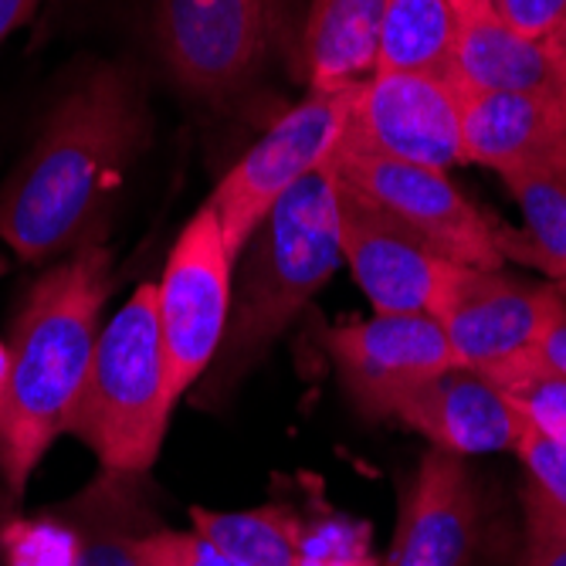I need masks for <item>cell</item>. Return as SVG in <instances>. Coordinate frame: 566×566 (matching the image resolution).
Returning <instances> with one entry per match:
<instances>
[{
    "instance_id": "6da1fadb",
    "label": "cell",
    "mask_w": 566,
    "mask_h": 566,
    "mask_svg": "<svg viewBox=\"0 0 566 566\" xmlns=\"http://www.w3.org/2000/svg\"><path fill=\"white\" fill-rule=\"evenodd\" d=\"M149 136L143 78L116 62L92 65L55 102L0 190V244L38 265L102 241L116 190Z\"/></svg>"
},
{
    "instance_id": "7a4b0ae2",
    "label": "cell",
    "mask_w": 566,
    "mask_h": 566,
    "mask_svg": "<svg viewBox=\"0 0 566 566\" xmlns=\"http://www.w3.org/2000/svg\"><path fill=\"white\" fill-rule=\"evenodd\" d=\"M113 292V251L82 244L28 292L8 336L0 384V482L18 499L48 448L69 428Z\"/></svg>"
},
{
    "instance_id": "3957f363",
    "label": "cell",
    "mask_w": 566,
    "mask_h": 566,
    "mask_svg": "<svg viewBox=\"0 0 566 566\" xmlns=\"http://www.w3.org/2000/svg\"><path fill=\"white\" fill-rule=\"evenodd\" d=\"M231 285V316L203 374L200 400L214 407L254 370L343 265L339 193L333 170L323 167L298 180L241 248Z\"/></svg>"
},
{
    "instance_id": "277c9868",
    "label": "cell",
    "mask_w": 566,
    "mask_h": 566,
    "mask_svg": "<svg viewBox=\"0 0 566 566\" xmlns=\"http://www.w3.org/2000/svg\"><path fill=\"white\" fill-rule=\"evenodd\" d=\"M174 403L157 295L153 282H146L102 323L65 434H75L102 469L149 475Z\"/></svg>"
},
{
    "instance_id": "5b68a950",
    "label": "cell",
    "mask_w": 566,
    "mask_h": 566,
    "mask_svg": "<svg viewBox=\"0 0 566 566\" xmlns=\"http://www.w3.org/2000/svg\"><path fill=\"white\" fill-rule=\"evenodd\" d=\"M285 34V0H157L153 38L170 82L224 106L248 92Z\"/></svg>"
},
{
    "instance_id": "8992f818",
    "label": "cell",
    "mask_w": 566,
    "mask_h": 566,
    "mask_svg": "<svg viewBox=\"0 0 566 566\" xmlns=\"http://www.w3.org/2000/svg\"><path fill=\"white\" fill-rule=\"evenodd\" d=\"M329 170L336 187L390 214L448 262L469 269H502L509 262L512 228L472 203L448 170L400 164L374 153H336Z\"/></svg>"
},
{
    "instance_id": "52a82bcc",
    "label": "cell",
    "mask_w": 566,
    "mask_h": 566,
    "mask_svg": "<svg viewBox=\"0 0 566 566\" xmlns=\"http://www.w3.org/2000/svg\"><path fill=\"white\" fill-rule=\"evenodd\" d=\"M356 88L359 85L308 92L221 177L203 208H211V214L218 218L234 262L244 241L269 218L275 203L298 180L329 167L343 143Z\"/></svg>"
},
{
    "instance_id": "ba28073f",
    "label": "cell",
    "mask_w": 566,
    "mask_h": 566,
    "mask_svg": "<svg viewBox=\"0 0 566 566\" xmlns=\"http://www.w3.org/2000/svg\"><path fill=\"white\" fill-rule=\"evenodd\" d=\"M234 254L211 208H200L174 241L157 295V323L170 367V387L180 400L211 370L231 316Z\"/></svg>"
},
{
    "instance_id": "9c48e42d",
    "label": "cell",
    "mask_w": 566,
    "mask_h": 566,
    "mask_svg": "<svg viewBox=\"0 0 566 566\" xmlns=\"http://www.w3.org/2000/svg\"><path fill=\"white\" fill-rule=\"evenodd\" d=\"M556 285L530 282L502 269H461L438 323L454 367L489 380L533 364L553 319Z\"/></svg>"
},
{
    "instance_id": "30bf717a",
    "label": "cell",
    "mask_w": 566,
    "mask_h": 566,
    "mask_svg": "<svg viewBox=\"0 0 566 566\" xmlns=\"http://www.w3.org/2000/svg\"><path fill=\"white\" fill-rule=\"evenodd\" d=\"M461 102L465 95L448 75L374 72L356 88L336 153H374L400 164L451 170L465 164Z\"/></svg>"
},
{
    "instance_id": "8fae6325",
    "label": "cell",
    "mask_w": 566,
    "mask_h": 566,
    "mask_svg": "<svg viewBox=\"0 0 566 566\" xmlns=\"http://www.w3.org/2000/svg\"><path fill=\"white\" fill-rule=\"evenodd\" d=\"M353 407L370 421H394L397 403L454 367L434 316H390L343 323L323 333Z\"/></svg>"
},
{
    "instance_id": "7c38bea8",
    "label": "cell",
    "mask_w": 566,
    "mask_h": 566,
    "mask_svg": "<svg viewBox=\"0 0 566 566\" xmlns=\"http://www.w3.org/2000/svg\"><path fill=\"white\" fill-rule=\"evenodd\" d=\"M339 193V241L359 292L374 313L390 316H434L465 265L448 262L415 231L397 224L390 214L370 208L336 187Z\"/></svg>"
},
{
    "instance_id": "4fadbf2b",
    "label": "cell",
    "mask_w": 566,
    "mask_h": 566,
    "mask_svg": "<svg viewBox=\"0 0 566 566\" xmlns=\"http://www.w3.org/2000/svg\"><path fill=\"white\" fill-rule=\"evenodd\" d=\"M479 539V495L465 458L428 448L410 475L390 553L380 566H469Z\"/></svg>"
},
{
    "instance_id": "5bb4252c",
    "label": "cell",
    "mask_w": 566,
    "mask_h": 566,
    "mask_svg": "<svg viewBox=\"0 0 566 566\" xmlns=\"http://www.w3.org/2000/svg\"><path fill=\"white\" fill-rule=\"evenodd\" d=\"M448 78L461 95L502 92L543 102L566 119V48L502 24L492 8L461 18Z\"/></svg>"
},
{
    "instance_id": "9a60e30c",
    "label": "cell",
    "mask_w": 566,
    "mask_h": 566,
    "mask_svg": "<svg viewBox=\"0 0 566 566\" xmlns=\"http://www.w3.org/2000/svg\"><path fill=\"white\" fill-rule=\"evenodd\" d=\"M394 421L418 431L431 448L458 458L516 451L526 431V418L516 403L489 377L461 367L410 390L397 403Z\"/></svg>"
},
{
    "instance_id": "2e32d148",
    "label": "cell",
    "mask_w": 566,
    "mask_h": 566,
    "mask_svg": "<svg viewBox=\"0 0 566 566\" xmlns=\"http://www.w3.org/2000/svg\"><path fill=\"white\" fill-rule=\"evenodd\" d=\"M465 164H482L502 180L543 177L566 184V119L543 102L475 92L461 102Z\"/></svg>"
},
{
    "instance_id": "e0dca14e",
    "label": "cell",
    "mask_w": 566,
    "mask_h": 566,
    "mask_svg": "<svg viewBox=\"0 0 566 566\" xmlns=\"http://www.w3.org/2000/svg\"><path fill=\"white\" fill-rule=\"evenodd\" d=\"M59 512L78 536V566H139L136 536L160 526L149 479L109 469H98Z\"/></svg>"
},
{
    "instance_id": "ac0fdd59",
    "label": "cell",
    "mask_w": 566,
    "mask_h": 566,
    "mask_svg": "<svg viewBox=\"0 0 566 566\" xmlns=\"http://www.w3.org/2000/svg\"><path fill=\"white\" fill-rule=\"evenodd\" d=\"M387 0H313L302 31L308 92L353 88L377 72V41Z\"/></svg>"
},
{
    "instance_id": "d6986e66",
    "label": "cell",
    "mask_w": 566,
    "mask_h": 566,
    "mask_svg": "<svg viewBox=\"0 0 566 566\" xmlns=\"http://www.w3.org/2000/svg\"><path fill=\"white\" fill-rule=\"evenodd\" d=\"M461 18L448 0H387L377 41V72L448 75Z\"/></svg>"
},
{
    "instance_id": "ffe728a7",
    "label": "cell",
    "mask_w": 566,
    "mask_h": 566,
    "mask_svg": "<svg viewBox=\"0 0 566 566\" xmlns=\"http://www.w3.org/2000/svg\"><path fill=\"white\" fill-rule=\"evenodd\" d=\"M190 523L248 566H298V512L289 505H262L244 512L190 509Z\"/></svg>"
},
{
    "instance_id": "44dd1931",
    "label": "cell",
    "mask_w": 566,
    "mask_h": 566,
    "mask_svg": "<svg viewBox=\"0 0 566 566\" xmlns=\"http://www.w3.org/2000/svg\"><path fill=\"white\" fill-rule=\"evenodd\" d=\"M526 231H512L509 259L536 265L546 282H566V184L543 177H509Z\"/></svg>"
},
{
    "instance_id": "7402d4cb",
    "label": "cell",
    "mask_w": 566,
    "mask_h": 566,
    "mask_svg": "<svg viewBox=\"0 0 566 566\" xmlns=\"http://www.w3.org/2000/svg\"><path fill=\"white\" fill-rule=\"evenodd\" d=\"M4 566H78V536L59 509L34 520L0 523Z\"/></svg>"
},
{
    "instance_id": "603a6c76",
    "label": "cell",
    "mask_w": 566,
    "mask_h": 566,
    "mask_svg": "<svg viewBox=\"0 0 566 566\" xmlns=\"http://www.w3.org/2000/svg\"><path fill=\"white\" fill-rule=\"evenodd\" d=\"M298 566H380V559L370 549L367 523L326 512L313 523L298 516Z\"/></svg>"
},
{
    "instance_id": "cb8c5ba5",
    "label": "cell",
    "mask_w": 566,
    "mask_h": 566,
    "mask_svg": "<svg viewBox=\"0 0 566 566\" xmlns=\"http://www.w3.org/2000/svg\"><path fill=\"white\" fill-rule=\"evenodd\" d=\"M492 384L523 410V418L533 428L546 431L553 441L566 448V380L526 364L520 370L495 377Z\"/></svg>"
},
{
    "instance_id": "d4e9b609",
    "label": "cell",
    "mask_w": 566,
    "mask_h": 566,
    "mask_svg": "<svg viewBox=\"0 0 566 566\" xmlns=\"http://www.w3.org/2000/svg\"><path fill=\"white\" fill-rule=\"evenodd\" d=\"M133 549L139 566H248L197 530H170L164 523L139 533Z\"/></svg>"
},
{
    "instance_id": "484cf974",
    "label": "cell",
    "mask_w": 566,
    "mask_h": 566,
    "mask_svg": "<svg viewBox=\"0 0 566 566\" xmlns=\"http://www.w3.org/2000/svg\"><path fill=\"white\" fill-rule=\"evenodd\" d=\"M523 509H526L523 566H566V512H559L536 485H526Z\"/></svg>"
},
{
    "instance_id": "4316f807",
    "label": "cell",
    "mask_w": 566,
    "mask_h": 566,
    "mask_svg": "<svg viewBox=\"0 0 566 566\" xmlns=\"http://www.w3.org/2000/svg\"><path fill=\"white\" fill-rule=\"evenodd\" d=\"M516 454L530 472V485H536L559 512H566V448L526 421Z\"/></svg>"
},
{
    "instance_id": "83f0119b",
    "label": "cell",
    "mask_w": 566,
    "mask_h": 566,
    "mask_svg": "<svg viewBox=\"0 0 566 566\" xmlns=\"http://www.w3.org/2000/svg\"><path fill=\"white\" fill-rule=\"evenodd\" d=\"M489 8L502 24L536 38H559L566 24V0H489Z\"/></svg>"
},
{
    "instance_id": "f1b7e54d",
    "label": "cell",
    "mask_w": 566,
    "mask_h": 566,
    "mask_svg": "<svg viewBox=\"0 0 566 566\" xmlns=\"http://www.w3.org/2000/svg\"><path fill=\"white\" fill-rule=\"evenodd\" d=\"M553 285H556V308H553V319L536 346L533 367L549 377L566 380V285H559V282H553Z\"/></svg>"
},
{
    "instance_id": "f546056e",
    "label": "cell",
    "mask_w": 566,
    "mask_h": 566,
    "mask_svg": "<svg viewBox=\"0 0 566 566\" xmlns=\"http://www.w3.org/2000/svg\"><path fill=\"white\" fill-rule=\"evenodd\" d=\"M41 0H0V44H4L31 14L38 11Z\"/></svg>"
},
{
    "instance_id": "4dcf8cb0",
    "label": "cell",
    "mask_w": 566,
    "mask_h": 566,
    "mask_svg": "<svg viewBox=\"0 0 566 566\" xmlns=\"http://www.w3.org/2000/svg\"><path fill=\"white\" fill-rule=\"evenodd\" d=\"M458 18H472L479 11H489V0H448Z\"/></svg>"
},
{
    "instance_id": "1f68e13d",
    "label": "cell",
    "mask_w": 566,
    "mask_h": 566,
    "mask_svg": "<svg viewBox=\"0 0 566 566\" xmlns=\"http://www.w3.org/2000/svg\"><path fill=\"white\" fill-rule=\"evenodd\" d=\"M8 367H11V353H8V339H0V384L8 377Z\"/></svg>"
},
{
    "instance_id": "d6a6232c",
    "label": "cell",
    "mask_w": 566,
    "mask_h": 566,
    "mask_svg": "<svg viewBox=\"0 0 566 566\" xmlns=\"http://www.w3.org/2000/svg\"><path fill=\"white\" fill-rule=\"evenodd\" d=\"M559 41H563V48H566V24H563V31H559Z\"/></svg>"
},
{
    "instance_id": "836d02e7",
    "label": "cell",
    "mask_w": 566,
    "mask_h": 566,
    "mask_svg": "<svg viewBox=\"0 0 566 566\" xmlns=\"http://www.w3.org/2000/svg\"><path fill=\"white\" fill-rule=\"evenodd\" d=\"M0 275H4V259H0Z\"/></svg>"
},
{
    "instance_id": "e575fe53",
    "label": "cell",
    "mask_w": 566,
    "mask_h": 566,
    "mask_svg": "<svg viewBox=\"0 0 566 566\" xmlns=\"http://www.w3.org/2000/svg\"><path fill=\"white\" fill-rule=\"evenodd\" d=\"M559 285H566V282H559Z\"/></svg>"
},
{
    "instance_id": "d590c367",
    "label": "cell",
    "mask_w": 566,
    "mask_h": 566,
    "mask_svg": "<svg viewBox=\"0 0 566 566\" xmlns=\"http://www.w3.org/2000/svg\"><path fill=\"white\" fill-rule=\"evenodd\" d=\"M0 523H4V520H0Z\"/></svg>"
}]
</instances>
